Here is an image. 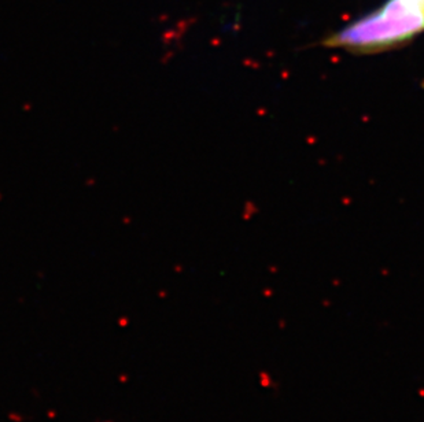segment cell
<instances>
[{"instance_id": "cell-1", "label": "cell", "mask_w": 424, "mask_h": 422, "mask_svg": "<svg viewBox=\"0 0 424 422\" xmlns=\"http://www.w3.org/2000/svg\"><path fill=\"white\" fill-rule=\"evenodd\" d=\"M424 30V10L417 0H387L380 9L332 34L328 47L375 52L401 46Z\"/></svg>"}]
</instances>
